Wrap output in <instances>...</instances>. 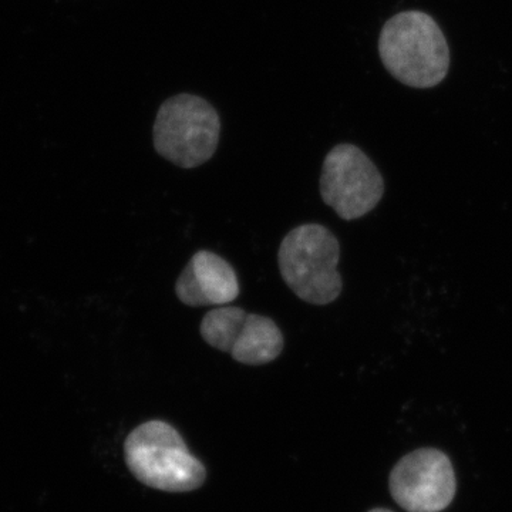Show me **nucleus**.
Here are the masks:
<instances>
[{
	"label": "nucleus",
	"instance_id": "obj_1",
	"mask_svg": "<svg viewBox=\"0 0 512 512\" xmlns=\"http://www.w3.org/2000/svg\"><path fill=\"white\" fill-rule=\"evenodd\" d=\"M380 59L394 79L413 89H431L446 79L450 49L427 13L407 10L387 20L379 39Z\"/></svg>",
	"mask_w": 512,
	"mask_h": 512
},
{
	"label": "nucleus",
	"instance_id": "obj_2",
	"mask_svg": "<svg viewBox=\"0 0 512 512\" xmlns=\"http://www.w3.org/2000/svg\"><path fill=\"white\" fill-rule=\"evenodd\" d=\"M126 463L140 483L168 493H188L204 484L207 471L192 456L177 430L151 420L131 431L124 443Z\"/></svg>",
	"mask_w": 512,
	"mask_h": 512
},
{
	"label": "nucleus",
	"instance_id": "obj_3",
	"mask_svg": "<svg viewBox=\"0 0 512 512\" xmlns=\"http://www.w3.org/2000/svg\"><path fill=\"white\" fill-rule=\"evenodd\" d=\"M339 261L338 238L319 224L293 228L278 252L285 284L311 305H329L339 298L343 289Z\"/></svg>",
	"mask_w": 512,
	"mask_h": 512
},
{
	"label": "nucleus",
	"instance_id": "obj_4",
	"mask_svg": "<svg viewBox=\"0 0 512 512\" xmlns=\"http://www.w3.org/2000/svg\"><path fill=\"white\" fill-rule=\"evenodd\" d=\"M217 110L192 94H178L163 103L154 123V148L161 157L181 168L210 161L220 143Z\"/></svg>",
	"mask_w": 512,
	"mask_h": 512
},
{
	"label": "nucleus",
	"instance_id": "obj_5",
	"mask_svg": "<svg viewBox=\"0 0 512 512\" xmlns=\"http://www.w3.org/2000/svg\"><path fill=\"white\" fill-rule=\"evenodd\" d=\"M319 187L325 204L345 221L365 217L375 210L384 194L382 174L353 144H339L329 151Z\"/></svg>",
	"mask_w": 512,
	"mask_h": 512
},
{
	"label": "nucleus",
	"instance_id": "obj_6",
	"mask_svg": "<svg viewBox=\"0 0 512 512\" xmlns=\"http://www.w3.org/2000/svg\"><path fill=\"white\" fill-rule=\"evenodd\" d=\"M200 332L208 345L242 365H266L284 350V335L274 320L238 306L212 309L202 319Z\"/></svg>",
	"mask_w": 512,
	"mask_h": 512
},
{
	"label": "nucleus",
	"instance_id": "obj_7",
	"mask_svg": "<svg viewBox=\"0 0 512 512\" xmlns=\"http://www.w3.org/2000/svg\"><path fill=\"white\" fill-rule=\"evenodd\" d=\"M389 487L403 510L441 512L453 503L457 481L447 454L437 448H419L394 466Z\"/></svg>",
	"mask_w": 512,
	"mask_h": 512
},
{
	"label": "nucleus",
	"instance_id": "obj_8",
	"mask_svg": "<svg viewBox=\"0 0 512 512\" xmlns=\"http://www.w3.org/2000/svg\"><path fill=\"white\" fill-rule=\"evenodd\" d=\"M239 291L235 269L211 251L192 256L175 284L178 299L192 308L227 306L238 298Z\"/></svg>",
	"mask_w": 512,
	"mask_h": 512
},
{
	"label": "nucleus",
	"instance_id": "obj_9",
	"mask_svg": "<svg viewBox=\"0 0 512 512\" xmlns=\"http://www.w3.org/2000/svg\"><path fill=\"white\" fill-rule=\"evenodd\" d=\"M369 512H393V511L386 510V508H375V510H370Z\"/></svg>",
	"mask_w": 512,
	"mask_h": 512
}]
</instances>
